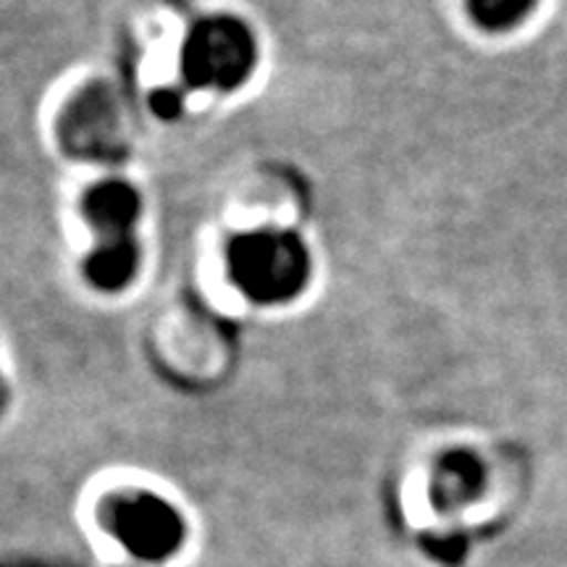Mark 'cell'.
Instances as JSON below:
<instances>
[{
    "instance_id": "6da1fadb",
    "label": "cell",
    "mask_w": 567,
    "mask_h": 567,
    "mask_svg": "<svg viewBox=\"0 0 567 567\" xmlns=\"http://www.w3.org/2000/svg\"><path fill=\"white\" fill-rule=\"evenodd\" d=\"M255 61V40L239 19L210 17L189 32L184 45V69L195 84L234 87Z\"/></svg>"
},
{
    "instance_id": "7a4b0ae2",
    "label": "cell",
    "mask_w": 567,
    "mask_h": 567,
    "mask_svg": "<svg viewBox=\"0 0 567 567\" xmlns=\"http://www.w3.org/2000/svg\"><path fill=\"white\" fill-rule=\"evenodd\" d=\"M237 279L260 300L289 297L305 276V258L287 237H252L237 245L231 258Z\"/></svg>"
},
{
    "instance_id": "3957f363",
    "label": "cell",
    "mask_w": 567,
    "mask_h": 567,
    "mask_svg": "<svg viewBox=\"0 0 567 567\" xmlns=\"http://www.w3.org/2000/svg\"><path fill=\"white\" fill-rule=\"evenodd\" d=\"M116 526L122 538L140 555H163L179 536V520L163 502L137 499L118 509Z\"/></svg>"
},
{
    "instance_id": "277c9868",
    "label": "cell",
    "mask_w": 567,
    "mask_h": 567,
    "mask_svg": "<svg viewBox=\"0 0 567 567\" xmlns=\"http://www.w3.org/2000/svg\"><path fill=\"white\" fill-rule=\"evenodd\" d=\"M87 216L109 239H124L137 216V197L124 184H103L87 197Z\"/></svg>"
},
{
    "instance_id": "5b68a950",
    "label": "cell",
    "mask_w": 567,
    "mask_h": 567,
    "mask_svg": "<svg viewBox=\"0 0 567 567\" xmlns=\"http://www.w3.org/2000/svg\"><path fill=\"white\" fill-rule=\"evenodd\" d=\"M134 268V247L130 239H109L101 250L92 255L90 276L101 287H118L130 279Z\"/></svg>"
},
{
    "instance_id": "8992f818",
    "label": "cell",
    "mask_w": 567,
    "mask_h": 567,
    "mask_svg": "<svg viewBox=\"0 0 567 567\" xmlns=\"http://www.w3.org/2000/svg\"><path fill=\"white\" fill-rule=\"evenodd\" d=\"M538 0H467L473 21L484 30H513L536 9Z\"/></svg>"
}]
</instances>
